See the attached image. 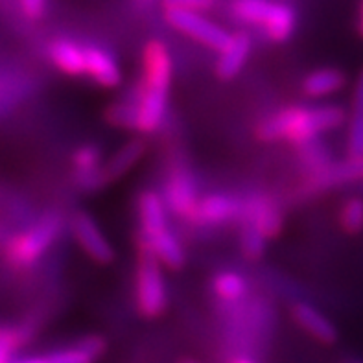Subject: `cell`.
<instances>
[{"instance_id":"cell-29","label":"cell","mask_w":363,"mask_h":363,"mask_svg":"<svg viewBox=\"0 0 363 363\" xmlns=\"http://www.w3.org/2000/svg\"><path fill=\"white\" fill-rule=\"evenodd\" d=\"M164 9H184V11H207L216 4V0H161Z\"/></svg>"},{"instance_id":"cell-13","label":"cell","mask_w":363,"mask_h":363,"mask_svg":"<svg viewBox=\"0 0 363 363\" xmlns=\"http://www.w3.org/2000/svg\"><path fill=\"white\" fill-rule=\"evenodd\" d=\"M85 74L101 87L113 89L122 83V70L116 60L98 46H85Z\"/></svg>"},{"instance_id":"cell-5","label":"cell","mask_w":363,"mask_h":363,"mask_svg":"<svg viewBox=\"0 0 363 363\" xmlns=\"http://www.w3.org/2000/svg\"><path fill=\"white\" fill-rule=\"evenodd\" d=\"M166 21L175 30H179L184 35L192 37L196 41L203 43L205 46H211L214 50H221L229 43L230 35L220 24L208 21L205 15L198 11H184V9H168L166 11Z\"/></svg>"},{"instance_id":"cell-26","label":"cell","mask_w":363,"mask_h":363,"mask_svg":"<svg viewBox=\"0 0 363 363\" xmlns=\"http://www.w3.org/2000/svg\"><path fill=\"white\" fill-rule=\"evenodd\" d=\"M24 343V332L17 328H0V363H11L17 349Z\"/></svg>"},{"instance_id":"cell-17","label":"cell","mask_w":363,"mask_h":363,"mask_svg":"<svg viewBox=\"0 0 363 363\" xmlns=\"http://www.w3.org/2000/svg\"><path fill=\"white\" fill-rule=\"evenodd\" d=\"M140 249L150 251V253H152L162 266L168 267V269H179V267H183L184 258H186L183 245H181L177 236H175L170 229L166 230V233H162V235L155 236V238L150 240V242H143V244H140Z\"/></svg>"},{"instance_id":"cell-11","label":"cell","mask_w":363,"mask_h":363,"mask_svg":"<svg viewBox=\"0 0 363 363\" xmlns=\"http://www.w3.org/2000/svg\"><path fill=\"white\" fill-rule=\"evenodd\" d=\"M363 179V159L350 157L349 161L328 162L321 170H315L310 177V189L327 190L330 186H340L345 183H354Z\"/></svg>"},{"instance_id":"cell-10","label":"cell","mask_w":363,"mask_h":363,"mask_svg":"<svg viewBox=\"0 0 363 363\" xmlns=\"http://www.w3.org/2000/svg\"><path fill=\"white\" fill-rule=\"evenodd\" d=\"M166 203L161 194L146 190L138 198V220H140V244L168 230L166 223Z\"/></svg>"},{"instance_id":"cell-1","label":"cell","mask_w":363,"mask_h":363,"mask_svg":"<svg viewBox=\"0 0 363 363\" xmlns=\"http://www.w3.org/2000/svg\"><path fill=\"white\" fill-rule=\"evenodd\" d=\"M144 78L129 100L137 106V131L155 133L161 128L168 107L172 85V55L164 43L150 41L143 54Z\"/></svg>"},{"instance_id":"cell-8","label":"cell","mask_w":363,"mask_h":363,"mask_svg":"<svg viewBox=\"0 0 363 363\" xmlns=\"http://www.w3.org/2000/svg\"><path fill=\"white\" fill-rule=\"evenodd\" d=\"M242 218L266 238H273L282 229V214L275 203L266 196H251L242 201Z\"/></svg>"},{"instance_id":"cell-34","label":"cell","mask_w":363,"mask_h":363,"mask_svg":"<svg viewBox=\"0 0 363 363\" xmlns=\"http://www.w3.org/2000/svg\"><path fill=\"white\" fill-rule=\"evenodd\" d=\"M135 2H137V4H140V6H152L155 0H135Z\"/></svg>"},{"instance_id":"cell-16","label":"cell","mask_w":363,"mask_h":363,"mask_svg":"<svg viewBox=\"0 0 363 363\" xmlns=\"http://www.w3.org/2000/svg\"><path fill=\"white\" fill-rule=\"evenodd\" d=\"M144 143L140 138H131L129 143H125L124 146H120L113 155L104 162V177H106V183L109 181L120 179L122 175L128 174L138 161L140 157L144 155Z\"/></svg>"},{"instance_id":"cell-21","label":"cell","mask_w":363,"mask_h":363,"mask_svg":"<svg viewBox=\"0 0 363 363\" xmlns=\"http://www.w3.org/2000/svg\"><path fill=\"white\" fill-rule=\"evenodd\" d=\"M212 288L216 291V295L221 301L227 303H235L240 301L247 294V282L240 273L236 272H220L214 281H212Z\"/></svg>"},{"instance_id":"cell-24","label":"cell","mask_w":363,"mask_h":363,"mask_svg":"<svg viewBox=\"0 0 363 363\" xmlns=\"http://www.w3.org/2000/svg\"><path fill=\"white\" fill-rule=\"evenodd\" d=\"M107 120L116 128L135 129L137 131V106L133 100L116 101L107 109Z\"/></svg>"},{"instance_id":"cell-7","label":"cell","mask_w":363,"mask_h":363,"mask_svg":"<svg viewBox=\"0 0 363 363\" xmlns=\"http://www.w3.org/2000/svg\"><path fill=\"white\" fill-rule=\"evenodd\" d=\"M162 199H164L166 207L170 208L174 214L192 220L201 198H199L198 184L192 179V175L186 174L184 170H175L166 181Z\"/></svg>"},{"instance_id":"cell-9","label":"cell","mask_w":363,"mask_h":363,"mask_svg":"<svg viewBox=\"0 0 363 363\" xmlns=\"http://www.w3.org/2000/svg\"><path fill=\"white\" fill-rule=\"evenodd\" d=\"M242 218V201L229 194H208L199 199L198 208L190 221L201 225H221Z\"/></svg>"},{"instance_id":"cell-14","label":"cell","mask_w":363,"mask_h":363,"mask_svg":"<svg viewBox=\"0 0 363 363\" xmlns=\"http://www.w3.org/2000/svg\"><path fill=\"white\" fill-rule=\"evenodd\" d=\"M294 313L295 323L303 328L306 334L318 340L319 343H325V345H332L334 341L337 340V330L334 327V323L321 312L315 306L308 303H297L291 310Z\"/></svg>"},{"instance_id":"cell-4","label":"cell","mask_w":363,"mask_h":363,"mask_svg":"<svg viewBox=\"0 0 363 363\" xmlns=\"http://www.w3.org/2000/svg\"><path fill=\"white\" fill-rule=\"evenodd\" d=\"M60 233L61 218L55 216V214H46L45 218L37 221L35 225L24 230L23 235H18L9 244V260L17 266H32L57 240Z\"/></svg>"},{"instance_id":"cell-2","label":"cell","mask_w":363,"mask_h":363,"mask_svg":"<svg viewBox=\"0 0 363 363\" xmlns=\"http://www.w3.org/2000/svg\"><path fill=\"white\" fill-rule=\"evenodd\" d=\"M347 113L337 106H295L277 111L257 128L260 140H290L297 146L313 143L325 131L343 125Z\"/></svg>"},{"instance_id":"cell-31","label":"cell","mask_w":363,"mask_h":363,"mask_svg":"<svg viewBox=\"0 0 363 363\" xmlns=\"http://www.w3.org/2000/svg\"><path fill=\"white\" fill-rule=\"evenodd\" d=\"M352 109L363 111V69L359 70L358 78L354 83V92H352Z\"/></svg>"},{"instance_id":"cell-35","label":"cell","mask_w":363,"mask_h":363,"mask_svg":"<svg viewBox=\"0 0 363 363\" xmlns=\"http://www.w3.org/2000/svg\"><path fill=\"white\" fill-rule=\"evenodd\" d=\"M177 363H199V362L198 359H192V358H183V359H179Z\"/></svg>"},{"instance_id":"cell-23","label":"cell","mask_w":363,"mask_h":363,"mask_svg":"<svg viewBox=\"0 0 363 363\" xmlns=\"http://www.w3.org/2000/svg\"><path fill=\"white\" fill-rule=\"evenodd\" d=\"M340 225L347 235H359L363 230V199L349 198L340 211Z\"/></svg>"},{"instance_id":"cell-27","label":"cell","mask_w":363,"mask_h":363,"mask_svg":"<svg viewBox=\"0 0 363 363\" xmlns=\"http://www.w3.org/2000/svg\"><path fill=\"white\" fill-rule=\"evenodd\" d=\"M349 153L363 159V111L352 109L349 120Z\"/></svg>"},{"instance_id":"cell-30","label":"cell","mask_w":363,"mask_h":363,"mask_svg":"<svg viewBox=\"0 0 363 363\" xmlns=\"http://www.w3.org/2000/svg\"><path fill=\"white\" fill-rule=\"evenodd\" d=\"M21 6H23L24 13H26L28 17L35 18L45 11L46 0H21Z\"/></svg>"},{"instance_id":"cell-32","label":"cell","mask_w":363,"mask_h":363,"mask_svg":"<svg viewBox=\"0 0 363 363\" xmlns=\"http://www.w3.org/2000/svg\"><path fill=\"white\" fill-rule=\"evenodd\" d=\"M230 363H255V362L251 358H247V356H238V358H235Z\"/></svg>"},{"instance_id":"cell-19","label":"cell","mask_w":363,"mask_h":363,"mask_svg":"<svg viewBox=\"0 0 363 363\" xmlns=\"http://www.w3.org/2000/svg\"><path fill=\"white\" fill-rule=\"evenodd\" d=\"M52 61L57 69L69 76H82L85 74V46L76 45L69 39H57L50 46Z\"/></svg>"},{"instance_id":"cell-12","label":"cell","mask_w":363,"mask_h":363,"mask_svg":"<svg viewBox=\"0 0 363 363\" xmlns=\"http://www.w3.org/2000/svg\"><path fill=\"white\" fill-rule=\"evenodd\" d=\"M74 174L76 181L83 190H98L106 183L104 177V162H101V153L96 146H82L76 150L72 157Z\"/></svg>"},{"instance_id":"cell-20","label":"cell","mask_w":363,"mask_h":363,"mask_svg":"<svg viewBox=\"0 0 363 363\" xmlns=\"http://www.w3.org/2000/svg\"><path fill=\"white\" fill-rule=\"evenodd\" d=\"M266 35L275 43H282L290 39L295 30V13L290 6L273 2L266 23L262 24Z\"/></svg>"},{"instance_id":"cell-3","label":"cell","mask_w":363,"mask_h":363,"mask_svg":"<svg viewBox=\"0 0 363 363\" xmlns=\"http://www.w3.org/2000/svg\"><path fill=\"white\" fill-rule=\"evenodd\" d=\"M135 299H137L138 312L150 319L162 315L168 304L162 264L146 249H140V258H138L137 275H135Z\"/></svg>"},{"instance_id":"cell-18","label":"cell","mask_w":363,"mask_h":363,"mask_svg":"<svg viewBox=\"0 0 363 363\" xmlns=\"http://www.w3.org/2000/svg\"><path fill=\"white\" fill-rule=\"evenodd\" d=\"M345 74L340 69H318L303 82V91L310 98H327L345 87Z\"/></svg>"},{"instance_id":"cell-15","label":"cell","mask_w":363,"mask_h":363,"mask_svg":"<svg viewBox=\"0 0 363 363\" xmlns=\"http://www.w3.org/2000/svg\"><path fill=\"white\" fill-rule=\"evenodd\" d=\"M251 52V39L247 33H233L223 48L220 50V60L216 65V72L221 79H230L238 76L242 67L245 65Z\"/></svg>"},{"instance_id":"cell-33","label":"cell","mask_w":363,"mask_h":363,"mask_svg":"<svg viewBox=\"0 0 363 363\" xmlns=\"http://www.w3.org/2000/svg\"><path fill=\"white\" fill-rule=\"evenodd\" d=\"M17 363H46L45 358H30L24 359V362H17Z\"/></svg>"},{"instance_id":"cell-37","label":"cell","mask_w":363,"mask_h":363,"mask_svg":"<svg viewBox=\"0 0 363 363\" xmlns=\"http://www.w3.org/2000/svg\"><path fill=\"white\" fill-rule=\"evenodd\" d=\"M359 32H362L363 35V18H359Z\"/></svg>"},{"instance_id":"cell-6","label":"cell","mask_w":363,"mask_h":363,"mask_svg":"<svg viewBox=\"0 0 363 363\" xmlns=\"http://www.w3.org/2000/svg\"><path fill=\"white\" fill-rule=\"evenodd\" d=\"M72 235L79 244V247L94 262L109 264L115 258L113 245L109 244L104 230L100 229V225L92 220V216L87 212H78L72 218Z\"/></svg>"},{"instance_id":"cell-28","label":"cell","mask_w":363,"mask_h":363,"mask_svg":"<svg viewBox=\"0 0 363 363\" xmlns=\"http://www.w3.org/2000/svg\"><path fill=\"white\" fill-rule=\"evenodd\" d=\"M45 359L46 363H94L96 358L82 343H78V345L70 347V349L57 350V352H54V354Z\"/></svg>"},{"instance_id":"cell-36","label":"cell","mask_w":363,"mask_h":363,"mask_svg":"<svg viewBox=\"0 0 363 363\" xmlns=\"http://www.w3.org/2000/svg\"><path fill=\"white\" fill-rule=\"evenodd\" d=\"M359 18H363V0L359 2Z\"/></svg>"},{"instance_id":"cell-25","label":"cell","mask_w":363,"mask_h":363,"mask_svg":"<svg viewBox=\"0 0 363 363\" xmlns=\"http://www.w3.org/2000/svg\"><path fill=\"white\" fill-rule=\"evenodd\" d=\"M266 242L267 238L260 233L258 229H255L253 225H247L244 223V229H242V251L247 258L251 260H257L264 255L266 251Z\"/></svg>"},{"instance_id":"cell-22","label":"cell","mask_w":363,"mask_h":363,"mask_svg":"<svg viewBox=\"0 0 363 363\" xmlns=\"http://www.w3.org/2000/svg\"><path fill=\"white\" fill-rule=\"evenodd\" d=\"M272 4L273 2H267V0H235L233 11L244 23L264 24L269 15Z\"/></svg>"}]
</instances>
